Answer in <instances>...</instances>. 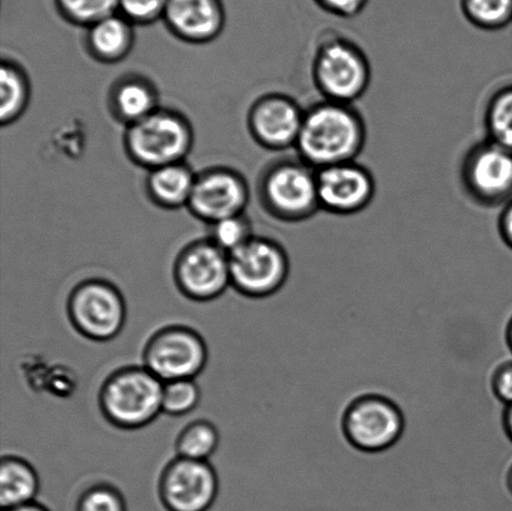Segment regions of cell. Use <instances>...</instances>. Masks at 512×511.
I'll return each mask as SVG.
<instances>
[{
    "instance_id": "1",
    "label": "cell",
    "mask_w": 512,
    "mask_h": 511,
    "mask_svg": "<svg viewBox=\"0 0 512 511\" xmlns=\"http://www.w3.org/2000/svg\"><path fill=\"white\" fill-rule=\"evenodd\" d=\"M368 129L354 104L321 99L305 109L295 149L298 157L316 170L355 162L363 153Z\"/></svg>"
},
{
    "instance_id": "2",
    "label": "cell",
    "mask_w": 512,
    "mask_h": 511,
    "mask_svg": "<svg viewBox=\"0 0 512 511\" xmlns=\"http://www.w3.org/2000/svg\"><path fill=\"white\" fill-rule=\"evenodd\" d=\"M163 382L142 365L115 370L99 390V408L113 427L138 430L162 412Z\"/></svg>"
},
{
    "instance_id": "3",
    "label": "cell",
    "mask_w": 512,
    "mask_h": 511,
    "mask_svg": "<svg viewBox=\"0 0 512 511\" xmlns=\"http://www.w3.org/2000/svg\"><path fill=\"white\" fill-rule=\"evenodd\" d=\"M311 78L323 99L354 104L368 92L373 69L360 45L341 35H329L316 45Z\"/></svg>"
},
{
    "instance_id": "4",
    "label": "cell",
    "mask_w": 512,
    "mask_h": 511,
    "mask_svg": "<svg viewBox=\"0 0 512 511\" xmlns=\"http://www.w3.org/2000/svg\"><path fill=\"white\" fill-rule=\"evenodd\" d=\"M259 199L265 212L280 222H306L321 210L318 170L299 157L278 160L261 175Z\"/></svg>"
},
{
    "instance_id": "5",
    "label": "cell",
    "mask_w": 512,
    "mask_h": 511,
    "mask_svg": "<svg viewBox=\"0 0 512 511\" xmlns=\"http://www.w3.org/2000/svg\"><path fill=\"white\" fill-rule=\"evenodd\" d=\"M192 125L175 110L158 108L129 125L124 147L132 162L148 170L182 163L193 148Z\"/></svg>"
},
{
    "instance_id": "6",
    "label": "cell",
    "mask_w": 512,
    "mask_h": 511,
    "mask_svg": "<svg viewBox=\"0 0 512 511\" xmlns=\"http://www.w3.org/2000/svg\"><path fill=\"white\" fill-rule=\"evenodd\" d=\"M341 429L351 447L359 452H386L403 438L405 415L398 404L385 395L363 394L346 407Z\"/></svg>"
},
{
    "instance_id": "7",
    "label": "cell",
    "mask_w": 512,
    "mask_h": 511,
    "mask_svg": "<svg viewBox=\"0 0 512 511\" xmlns=\"http://www.w3.org/2000/svg\"><path fill=\"white\" fill-rule=\"evenodd\" d=\"M70 324L85 339L104 343L117 338L127 320L122 292L104 279H87L69 294Z\"/></svg>"
},
{
    "instance_id": "8",
    "label": "cell",
    "mask_w": 512,
    "mask_h": 511,
    "mask_svg": "<svg viewBox=\"0 0 512 511\" xmlns=\"http://www.w3.org/2000/svg\"><path fill=\"white\" fill-rule=\"evenodd\" d=\"M459 179L478 207H505L512 200V152L486 138L475 143L461 159Z\"/></svg>"
},
{
    "instance_id": "9",
    "label": "cell",
    "mask_w": 512,
    "mask_h": 511,
    "mask_svg": "<svg viewBox=\"0 0 512 511\" xmlns=\"http://www.w3.org/2000/svg\"><path fill=\"white\" fill-rule=\"evenodd\" d=\"M229 264L232 287L253 299L278 293L290 274V260L283 245L263 237H253L230 253Z\"/></svg>"
},
{
    "instance_id": "10",
    "label": "cell",
    "mask_w": 512,
    "mask_h": 511,
    "mask_svg": "<svg viewBox=\"0 0 512 511\" xmlns=\"http://www.w3.org/2000/svg\"><path fill=\"white\" fill-rule=\"evenodd\" d=\"M207 362L208 348L202 335L179 324L155 332L143 352L144 367L163 383L195 379Z\"/></svg>"
},
{
    "instance_id": "11",
    "label": "cell",
    "mask_w": 512,
    "mask_h": 511,
    "mask_svg": "<svg viewBox=\"0 0 512 511\" xmlns=\"http://www.w3.org/2000/svg\"><path fill=\"white\" fill-rule=\"evenodd\" d=\"M173 275L179 292L193 302H212L232 287L229 254L210 239L187 245L175 259Z\"/></svg>"
},
{
    "instance_id": "12",
    "label": "cell",
    "mask_w": 512,
    "mask_h": 511,
    "mask_svg": "<svg viewBox=\"0 0 512 511\" xmlns=\"http://www.w3.org/2000/svg\"><path fill=\"white\" fill-rule=\"evenodd\" d=\"M218 492V475L209 462L177 457L160 474L158 494L167 511H208Z\"/></svg>"
},
{
    "instance_id": "13",
    "label": "cell",
    "mask_w": 512,
    "mask_h": 511,
    "mask_svg": "<svg viewBox=\"0 0 512 511\" xmlns=\"http://www.w3.org/2000/svg\"><path fill=\"white\" fill-rule=\"evenodd\" d=\"M376 182L369 168L358 162L318 170V194L323 212L349 217L364 212L375 198Z\"/></svg>"
},
{
    "instance_id": "14",
    "label": "cell",
    "mask_w": 512,
    "mask_h": 511,
    "mask_svg": "<svg viewBox=\"0 0 512 511\" xmlns=\"http://www.w3.org/2000/svg\"><path fill=\"white\" fill-rule=\"evenodd\" d=\"M250 198L247 180L229 168L204 170L195 179L188 209L195 218L210 225L244 214Z\"/></svg>"
},
{
    "instance_id": "15",
    "label": "cell",
    "mask_w": 512,
    "mask_h": 511,
    "mask_svg": "<svg viewBox=\"0 0 512 511\" xmlns=\"http://www.w3.org/2000/svg\"><path fill=\"white\" fill-rule=\"evenodd\" d=\"M304 114L305 109L290 95L265 94L249 110V132L264 149L281 152L295 148Z\"/></svg>"
},
{
    "instance_id": "16",
    "label": "cell",
    "mask_w": 512,
    "mask_h": 511,
    "mask_svg": "<svg viewBox=\"0 0 512 511\" xmlns=\"http://www.w3.org/2000/svg\"><path fill=\"white\" fill-rule=\"evenodd\" d=\"M163 20L183 42L205 44L222 33L225 12L220 0H169Z\"/></svg>"
},
{
    "instance_id": "17",
    "label": "cell",
    "mask_w": 512,
    "mask_h": 511,
    "mask_svg": "<svg viewBox=\"0 0 512 511\" xmlns=\"http://www.w3.org/2000/svg\"><path fill=\"white\" fill-rule=\"evenodd\" d=\"M109 110L113 117L127 127L157 110L158 92L149 79L140 75H125L109 90Z\"/></svg>"
},
{
    "instance_id": "18",
    "label": "cell",
    "mask_w": 512,
    "mask_h": 511,
    "mask_svg": "<svg viewBox=\"0 0 512 511\" xmlns=\"http://www.w3.org/2000/svg\"><path fill=\"white\" fill-rule=\"evenodd\" d=\"M134 39V24L117 13L87 28L85 47L97 62L115 64L132 52Z\"/></svg>"
},
{
    "instance_id": "19",
    "label": "cell",
    "mask_w": 512,
    "mask_h": 511,
    "mask_svg": "<svg viewBox=\"0 0 512 511\" xmlns=\"http://www.w3.org/2000/svg\"><path fill=\"white\" fill-rule=\"evenodd\" d=\"M197 175L184 162L149 170L145 188L154 204L163 209L188 207Z\"/></svg>"
},
{
    "instance_id": "20",
    "label": "cell",
    "mask_w": 512,
    "mask_h": 511,
    "mask_svg": "<svg viewBox=\"0 0 512 511\" xmlns=\"http://www.w3.org/2000/svg\"><path fill=\"white\" fill-rule=\"evenodd\" d=\"M40 480L32 464L17 455H4L0 462V508L12 509L35 502Z\"/></svg>"
},
{
    "instance_id": "21",
    "label": "cell",
    "mask_w": 512,
    "mask_h": 511,
    "mask_svg": "<svg viewBox=\"0 0 512 511\" xmlns=\"http://www.w3.org/2000/svg\"><path fill=\"white\" fill-rule=\"evenodd\" d=\"M0 122L3 127L13 124L22 117L30 100V84L24 70L13 60L3 59L0 68Z\"/></svg>"
},
{
    "instance_id": "22",
    "label": "cell",
    "mask_w": 512,
    "mask_h": 511,
    "mask_svg": "<svg viewBox=\"0 0 512 511\" xmlns=\"http://www.w3.org/2000/svg\"><path fill=\"white\" fill-rule=\"evenodd\" d=\"M486 139L512 152V85L495 90L484 110Z\"/></svg>"
},
{
    "instance_id": "23",
    "label": "cell",
    "mask_w": 512,
    "mask_h": 511,
    "mask_svg": "<svg viewBox=\"0 0 512 511\" xmlns=\"http://www.w3.org/2000/svg\"><path fill=\"white\" fill-rule=\"evenodd\" d=\"M219 443L218 428L207 419H198L179 433L175 450L178 457L208 462L217 452Z\"/></svg>"
},
{
    "instance_id": "24",
    "label": "cell",
    "mask_w": 512,
    "mask_h": 511,
    "mask_svg": "<svg viewBox=\"0 0 512 511\" xmlns=\"http://www.w3.org/2000/svg\"><path fill=\"white\" fill-rule=\"evenodd\" d=\"M57 5L68 22L85 28L119 12V0H57Z\"/></svg>"
},
{
    "instance_id": "25",
    "label": "cell",
    "mask_w": 512,
    "mask_h": 511,
    "mask_svg": "<svg viewBox=\"0 0 512 511\" xmlns=\"http://www.w3.org/2000/svg\"><path fill=\"white\" fill-rule=\"evenodd\" d=\"M202 392L194 379L173 380L163 384L162 412L184 417L198 407Z\"/></svg>"
},
{
    "instance_id": "26",
    "label": "cell",
    "mask_w": 512,
    "mask_h": 511,
    "mask_svg": "<svg viewBox=\"0 0 512 511\" xmlns=\"http://www.w3.org/2000/svg\"><path fill=\"white\" fill-rule=\"evenodd\" d=\"M464 12L475 27L496 30L512 18V0H465Z\"/></svg>"
},
{
    "instance_id": "27",
    "label": "cell",
    "mask_w": 512,
    "mask_h": 511,
    "mask_svg": "<svg viewBox=\"0 0 512 511\" xmlns=\"http://www.w3.org/2000/svg\"><path fill=\"white\" fill-rule=\"evenodd\" d=\"M253 237L252 225L244 214H240L212 224L209 239L230 254Z\"/></svg>"
},
{
    "instance_id": "28",
    "label": "cell",
    "mask_w": 512,
    "mask_h": 511,
    "mask_svg": "<svg viewBox=\"0 0 512 511\" xmlns=\"http://www.w3.org/2000/svg\"><path fill=\"white\" fill-rule=\"evenodd\" d=\"M75 511H127V503L114 485L97 483L80 494Z\"/></svg>"
},
{
    "instance_id": "29",
    "label": "cell",
    "mask_w": 512,
    "mask_h": 511,
    "mask_svg": "<svg viewBox=\"0 0 512 511\" xmlns=\"http://www.w3.org/2000/svg\"><path fill=\"white\" fill-rule=\"evenodd\" d=\"M169 0H119V13L133 24H152L164 17Z\"/></svg>"
},
{
    "instance_id": "30",
    "label": "cell",
    "mask_w": 512,
    "mask_h": 511,
    "mask_svg": "<svg viewBox=\"0 0 512 511\" xmlns=\"http://www.w3.org/2000/svg\"><path fill=\"white\" fill-rule=\"evenodd\" d=\"M491 389L505 407L512 404V360L500 364L491 378Z\"/></svg>"
},
{
    "instance_id": "31",
    "label": "cell",
    "mask_w": 512,
    "mask_h": 511,
    "mask_svg": "<svg viewBox=\"0 0 512 511\" xmlns=\"http://www.w3.org/2000/svg\"><path fill=\"white\" fill-rule=\"evenodd\" d=\"M329 12L341 17H353L364 7L366 0H319Z\"/></svg>"
},
{
    "instance_id": "32",
    "label": "cell",
    "mask_w": 512,
    "mask_h": 511,
    "mask_svg": "<svg viewBox=\"0 0 512 511\" xmlns=\"http://www.w3.org/2000/svg\"><path fill=\"white\" fill-rule=\"evenodd\" d=\"M498 230L501 240L512 250V200L501 210Z\"/></svg>"
},
{
    "instance_id": "33",
    "label": "cell",
    "mask_w": 512,
    "mask_h": 511,
    "mask_svg": "<svg viewBox=\"0 0 512 511\" xmlns=\"http://www.w3.org/2000/svg\"><path fill=\"white\" fill-rule=\"evenodd\" d=\"M503 425L506 435L512 442V404L505 408L503 415Z\"/></svg>"
},
{
    "instance_id": "34",
    "label": "cell",
    "mask_w": 512,
    "mask_h": 511,
    "mask_svg": "<svg viewBox=\"0 0 512 511\" xmlns=\"http://www.w3.org/2000/svg\"><path fill=\"white\" fill-rule=\"evenodd\" d=\"M2 511H50L47 507H44V505L39 504L37 502L20 505V507L2 510Z\"/></svg>"
},
{
    "instance_id": "35",
    "label": "cell",
    "mask_w": 512,
    "mask_h": 511,
    "mask_svg": "<svg viewBox=\"0 0 512 511\" xmlns=\"http://www.w3.org/2000/svg\"><path fill=\"white\" fill-rule=\"evenodd\" d=\"M506 343H508V347L512 352V317L509 320L508 327H506L505 333Z\"/></svg>"
},
{
    "instance_id": "36",
    "label": "cell",
    "mask_w": 512,
    "mask_h": 511,
    "mask_svg": "<svg viewBox=\"0 0 512 511\" xmlns=\"http://www.w3.org/2000/svg\"><path fill=\"white\" fill-rule=\"evenodd\" d=\"M506 485H508L509 492L512 494V464L506 475Z\"/></svg>"
}]
</instances>
